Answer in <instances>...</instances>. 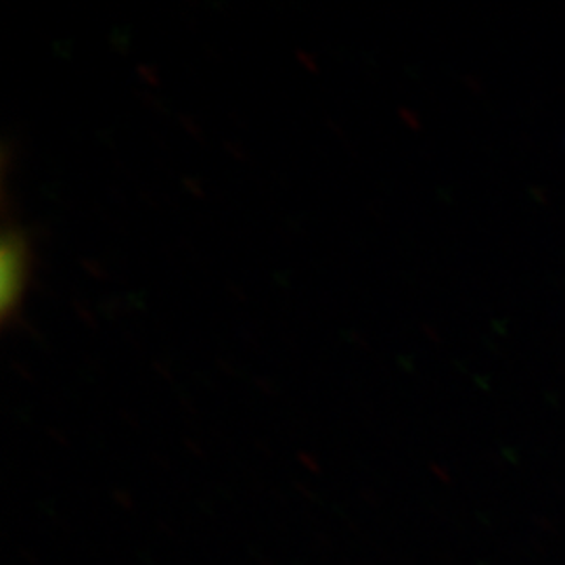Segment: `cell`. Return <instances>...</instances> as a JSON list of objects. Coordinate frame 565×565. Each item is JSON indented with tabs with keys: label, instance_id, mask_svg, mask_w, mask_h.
<instances>
[{
	"label": "cell",
	"instance_id": "6da1fadb",
	"mask_svg": "<svg viewBox=\"0 0 565 565\" xmlns=\"http://www.w3.org/2000/svg\"><path fill=\"white\" fill-rule=\"evenodd\" d=\"M32 277V245L21 228H4L0 245V306L9 323L20 312Z\"/></svg>",
	"mask_w": 565,
	"mask_h": 565
}]
</instances>
